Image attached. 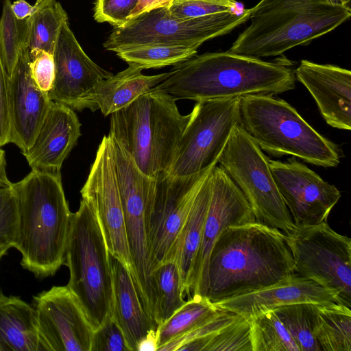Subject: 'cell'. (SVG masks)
Returning <instances> with one entry per match:
<instances>
[{"instance_id":"6da1fadb","label":"cell","mask_w":351,"mask_h":351,"mask_svg":"<svg viewBox=\"0 0 351 351\" xmlns=\"http://www.w3.org/2000/svg\"><path fill=\"white\" fill-rule=\"evenodd\" d=\"M295 274L281 230L257 221L224 229L212 249L206 296L215 302L275 284Z\"/></svg>"},{"instance_id":"7a4b0ae2","label":"cell","mask_w":351,"mask_h":351,"mask_svg":"<svg viewBox=\"0 0 351 351\" xmlns=\"http://www.w3.org/2000/svg\"><path fill=\"white\" fill-rule=\"evenodd\" d=\"M170 72L152 89L167 93L176 101L277 95L295 88V70L290 64L228 51L196 54L173 65Z\"/></svg>"},{"instance_id":"3957f363","label":"cell","mask_w":351,"mask_h":351,"mask_svg":"<svg viewBox=\"0 0 351 351\" xmlns=\"http://www.w3.org/2000/svg\"><path fill=\"white\" fill-rule=\"evenodd\" d=\"M18 202L17 231L13 247L21 265L39 278L53 276L65 263L73 214L60 171L32 169L12 183Z\"/></svg>"},{"instance_id":"277c9868","label":"cell","mask_w":351,"mask_h":351,"mask_svg":"<svg viewBox=\"0 0 351 351\" xmlns=\"http://www.w3.org/2000/svg\"><path fill=\"white\" fill-rule=\"evenodd\" d=\"M351 16L349 3L325 0H261L250 9V24L228 51L261 58L282 55L336 29Z\"/></svg>"},{"instance_id":"5b68a950","label":"cell","mask_w":351,"mask_h":351,"mask_svg":"<svg viewBox=\"0 0 351 351\" xmlns=\"http://www.w3.org/2000/svg\"><path fill=\"white\" fill-rule=\"evenodd\" d=\"M176 101L167 93L151 89L111 114L108 135L155 180L169 174L191 117L180 112Z\"/></svg>"},{"instance_id":"8992f818","label":"cell","mask_w":351,"mask_h":351,"mask_svg":"<svg viewBox=\"0 0 351 351\" xmlns=\"http://www.w3.org/2000/svg\"><path fill=\"white\" fill-rule=\"evenodd\" d=\"M269 95L240 97V125L260 148L275 157L291 155L323 167L341 161L339 146L311 127L285 100Z\"/></svg>"},{"instance_id":"52a82bcc","label":"cell","mask_w":351,"mask_h":351,"mask_svg":"<svg viewBox=\"0 0 351 351\" xmlns=\"http://www.w3.org/2000/svg\"><path fill=\"white\" fill-rule=\"evenodd\" d=\"M64 265L70 274L66 286L79 300L94 330L112 315L113 280L101 228L84 199L73 214Z\"/></svg>"},{"instance_id":"ba28073f","label":"cell","mask_w":351,"mask_h":351,"mask_svg":"<svg viewBox=\"0 0 351 351\" xmlns=\"http://www.w3.org/2000/svg\"><path fill=\"white\" fill-rule=\"evenodd\" d=\"M250 9L194 19H177L162 8L144 13L114 27L103 43L115 53L145 45H183L199 48L204 42L230 33L249 19Z\"/></svg>"},{"instance_id":"9c48e42d","label":"cell","mask_w":351,"mask_h":351,"mask_svg":"<svg viewBox=\"0 0 351 351\" xmlns=\"http://www.w3.org/2000/svg\"><path fill=\"white\" fill-rule=\"evenodd\" d=\"M218 163L244 195L256 221L285 234L296 228L274 180L269 158L241 125L234 128Z\"/></svg>"},{"instance_id":"30bf717a","label":"cell","mask_w":351,"mask_h":351,"mask_svg":"<svg viewBox=\"0 0 351 351\" xmlns=\"http://www.w3.org/2000/svg\"><path fill=\"white\" fill-rule=\"evenodd\" d=\"M112 140L117 182L132 263V280L143 307L155 321L156 289L148 247L146 217L156 180L143 174L123 148L112 138Z\"/></svg>"},{"instance_id":"8fae6325","label":"cell","mask_w":351,"mask_h":351,"mask_svg":"<svg viewBox=\"0 0 351 351\" xmlns=\"http://www.w3.org/2000/svg\"><path fill=\"white\" fill-rule=\"evenodd\" d=\"M285 238L295 274L316 282L339 304L350 308L351 239L335 232L327 221L296 228Z\"/></svg>"},{"instance_id":"7c38bea8","label":"cell","mask_w":351,"mask_h":351,"mask_svg":"<svg viewBox=\"0 0 351 351\" xmlns=\"http://www.w3.org/2000/svg\"><path fill=\"white\" fill-rule=\"evenodd\" d=\"M238 125L240 97L197 101L168 175L188 177L214 167Z\"/></svg>"},{"instance_id":"4fadbf2b","label":"cell","mask_w":351,"mask_h":351,"mask_svg":"<svg viewBox=\"0 0 351 351\" xmlns=\"http://www.w3.org/2000/svg\"><path fill=\"white\" fill-rule=\"evenodd\" d=\"M80 193L98 220L109 252L127 268L132 278L133 267L117 178L114 145L109 135L103 137Z\"/></svg>"},{"instance_id":"5bb4252c","label":"cell","mask_w":351,"mask_h":351,"mask_svg":"<svg viewBox=\"0 0 351 351\" xmlns=\"http://www.w3.org/2000/svg\"><path fill=\"white\" fill-rule=\"evenodd\" d=\"M212 169L191 176L167 175L156 180L146 217L152 273L167 261L195 198Z\"/></svg>"},{"instance_id":"9a60e30c","label":"cell","mask_w":351,"mask_h":351,"mask_svg":"<svg viewBox=\"0 0 351 351\" xmlns=\"http://www.w3.org/2000/svg\"><path fill=\"white\" fill-rule=\"evenodd\" d=\"M211 180V197L190 278L188 299L196 295L206 296L210 255L222 231L232 226L256 221L244 195L221 167L213 168Z\"/></svg>"},{"instance_id":"2e32d148","label":"cell","mask_w":351,"mask_h":351,"mask_svg":"<svg viewBox=\"0 0 351 351\" xmlns=\"http://www.w3.org/2000/svg\"><path fill=\"white\" fill-rule=\"evenodd\" d=\"M274 180L296 228L319 224L341 197L337 188L295 157L286 162L269 159Z\"/></svg>"},{"instance_id":"e0dca14e","label":"cell","mask_w":351,"mask_h":351,"mask_svg":"<svg viewBox=\"0 0 351 351\" xmlns=\"http://www.w3.org/2000/svg\"><path fill=\"white\" fill-rule=\"evenodd\" d=\"M45 351H90L93 329L67 286H54L33 298Z\"/></svg>"},{"instance_id":"ac0fdd59","label":"cell","mask_w":351,"mask_h":351,"mask_svg":"<svg viewBox=\"0 0 351 351\" xmlns=\"http://www.w3.org/2000/svg\"><path fill=\"white\" fill-rule=\"evenodd\" d=\"M55 76L49 99L73 110L82 111L84 97L113 73L94 62L84 52L69 21L60 32L53 52Z\"/></svg>"},{"instance_id":"d6986e66","label":"cell","mask_w":351,"mask_h":351,"mask_svg":"<svg viewBox=\"0 0 351 351\" xmlns=\"http://www.w3.org/2000/svg\"><path fill=\"white\" fill-rule=\"evenodd\" d=\"M51 102L48 94L40 90L31 77L29 50L25 47L8 77L10 143L22 153L34 142Z\"/></svg>"},{"instance_id":"ffe728a7","label":"cell","mask_w":351,"mask_h":351,"mask_svg":"<svg viewBox=\"0 0 351 351\" xmlns=\"http://www.w3.org/2000/svg\"><path fill=\"white\" fill-rule=\"evenodd\" d=\"M295 75L313 97L326 123L335 128L350 130V70L302 60L295 69Z\"/></svg>"},{"instance_id":"44dd1931","label":"cell","mask_w":351,"mask_h":351,"mask_svg":"<svg viewBox=\"0 0 351 351\" xmlns=\"http://www.w3.org/2000/svg\"><path fill=\"white\" fill-rule=\"evenodd\" d=\"M75 111L52 101L32 145L23 155L32 169L59 172L81 136Z\"/></svg>"},{"instance_id":"7402d4cb","label":"cell","mask_w":351,"mask_h":351,"mask_svg":"<svg viewBox=\"0 0 351 351\" xmlns=\"http://www.w3.org/2000/svg\"><path fill=\"white\" fill-rule=\"evenodd\" d=\"M300 302H337L335 297L316 282L293 274L265 288L213 302L219 308L248 319L276 307Z\"/></svg>"},{"instance_id":"603a6c76","label":"cell","mask_w":351,"mask_h":351,"mask_svg":"<svg viewBox=\"0 0 351 351\" xmlns=\"http://www.w3.org/2000/svg\"><path fill=\"white\" fill-rule=\"evenodd\" d=\"M113 280L112 315L123 332L130 351L157 330L158 325L145 311L127 268L110 253Z\"/></svg>"},{"instance_id":"cb8c5ba5","label":"cell","mask_w":351,"mask_h":351,"mask_svg":"<svg viewBox=\"0 0 351 351\" xmlns=\"http://www.w3.org/2000/svg\"><path fill=\"white\" fill-rule=\"evenodd\" d=\"M171 72L145 75L142 69L129 64L125 70L99 82L84 97L82 110H100L104 117L126 107L141 95L164 81Z\"/></svg>"},{"instance_id":"d4e9b609","label":"cell","mask_w":351,"mask_h":351,"mask_svg":"<svg viewBox=\"0 0 351 351\" xmlns=\"http://www.w3.org/2000/svg\"><path fill=\"white\" fill-rule=\"evenodd\" d=\"M0 351H45L35 309L19 297L0 291Z\"/></svg>"},{"instance_id":"484cf974","label":"cell","mask_w":351,"mask_h":351,"mask_svg":"<svg viewBox=\"0 0 351 351\" xmlns=\"http://www.w3.org/2000/svg\"><path fill=\"white\" fill-rule=\"evenodd\" d=\"M211 171L199 189L167 261L178 266L186 295L211 197Z\"/></svg>"},{"instance_id":"4316f807","label":"cell","mask_w":351,"mask_h":351,"mask_svg":"<svg viewBox=\"0 0 351 351\" xmlns=\"http://www.w3.org/2000/svg\"><path fill=\"white\" fill-rule=\"evenodd\" d=\"M313 308V333L321 351H351L350 308L337 302Z\"/></svg>"},{"instance_id":"83f0119b","label":"cell","mask_w":351,"mask_h":351,"mask_svg":"<svg viewBox=\"0 0 351 351\" xmlns=\"http://www.w3.org/2000/svg\"><path fill=\"white\" fill-rule=\"evenodd\" d=\"M217 308L206 296L193 295L167 321L157 327L158 349L216 315Z\"/></svg>"},{"instance_id":"f1b7e54d","label":"cell","mask_w":351,"mask_h":351,"mask_svg":"<svg viewBox=\"0 0 351 351\" xmlns=\"http://www.w3.org/2000/svg\"><path fill=\"white\" fill-rule=\"evenodd\" d=\"M67 21L68 14L61 3L58 0H48L28 18L27 47L29 54L45 51L53 55L61 28Z\"/></svg>"},{"instance_id":"f546056e","label":"cell","mask_w":351,"mask_h":351,"mask_svg":"<svg viewBox=\"0 0 351 351\" xmlns=\"http://www.w3.org/2000/svg\"><path fill=\"white\" fill-rule=\"evenodd\" d=\"M156 289V318L159 326L167 321L186 302L181 276L176 264L167 261L152 273Z\"/></svg>"},{"instance_id":"4dcf8cb0","label":"cell","mask_w":351,"mask_h":351,"mask_svg":"<svg viewBox=\"0 0 351 351\" xmlns=\"http://www.w3.org/2000/svg\"><path fill=\"white\" fill-rule=\"evenodd\" d=\"M252 351H300L273 309L248 319Z\"/></svg>"},{"instance_id":"1f68e13d","label":"cell","mask_w":351,"mask_h":351,"mask_svg":"<svg viewBox=\"0 0 351 351\" xmlns=\"http://www.w3.org/2000/svg\"><path fill=\"white\" fill-rule=\"evenodd\" d=\"M197 49L183 45H145L116 53L128 64L143 70L176 65L196 55Z\"/></svg>"},{"instance_id":"d6a6232c","label":"cell","mask_w":351,"mask_h":351,"mask_svg":"<svg viewBox=\"0 0 351 351\" xmlns=\"http://www.w3.org/2000/svg\"><path fill=\"white\" fill-rule=\"evenodd\" d=\"M11 0H4L0 17V57L8 77L18 62L23 47H27L28 18L14 16Z\"/></svg>"},{"instance_id":"836d02e7","label":"cell","mask_w":351,"mask_h":351,"mask_svg":"<svg viewBox=\"0 0 351 351\" xmlns=\"http://www.w3.org/2000/svg\"><path fill=\"white\" fill-rule=\"evenodd\" d=\"M313 303H294L273 308L300 348L321 351L313 333Z\"/></svg>"},{"instance_id":"e575fe53","label":"cell","mask_w":351,"mask_h":351,"mask_svg":"<svg viewBox=\"0 0 351 351\" xmlns=\"http://www.w3.org/2000/svg\"><path fill=\"white\" fill-rule=\"evenodd\" d=\"M239 317L234 313L219 309L216 315L165 344L158 351H204L208 340L215 332Z\"/></svg>"},{"instance_id":"d590c367","label":"cell","mask_w":351,"mask_h":351,"mask_svg":"<svg viewBox=\"0 0 351 351\" xmlns=\"http://www.w3.org/2000/svg\"><path fill=\"white\" fill-rule=\"evenodd\" d=\"M204 351H252L249 320L240 316L217 330Z\"/></svg>"},{"instance_id":"8d00e7d4","label":"cell","mask_w":351,"mask_h":351,"mask_svg":"<svg viewBox=\"0 0 351 351\" xmlns=\"http://www.w3.org/2000/svg\"><path fill=\"white\" fill-rule=\"evenodd\" d=\"M236 0H173L169 13L177 19H194L234 11Z\"/></svg>"},{"instance_id":"74e56055","label":"cell","mask_w":351,"mask_h":351,"mask_svg":"<svg viewBox=\"0 0 351 351\" xmlns=\"http://www.w3.org/2000/svg\"><path fill=\"white\" fill-rule=\"evenodd\" d=\"M17 224L18 202L11 186L0 191V245L13 247Z\"/></svg>"},{"instance_id":"f35d334b","label":"cell","mask_w":351,"mask_h":351,"mask_svg":"<svg viewBox=\"0 0 351 351\" xmlns=\"http://www.w3.org/2000/svg\"><path fill=\"white\" fill-rule=\"evenodd\" d=\"M90 351H130L123 332L112 315L93 330Z\"/></svg>"},{"instance_id":"ab89813d","label":"cell","mask_w":351,"mask_h":351,"mask_svg":"<svg viewBox=\"0 0 351 351\" xmlns=\"http://www.w3.org/2000/svg\"><path fill=\"white\" fill-rule=\"evenodd\" d=\"M138 0H95L93 18L97 23H108L114 27L125 24Z\"/></svg>"},{"instance_id":"60d3db41","label":"cell","mask_w":351,"mask_h":351,"mask_svg":"<svg viewBox=\"0 0 351 351\" xmlns=\"http://www.w3.org/2000/svg\"><path fill=\"white\" fill-rule=\"evenodd\" d=\"M29 71L37 87L45 93L51 90L55 76L53 55L38 51L29 55Z\"/></svg>"},{"instance_id":"b9f144b4","label":"cell","mask_w":351,"mask_h":351,"mask_svg":"<svg viewBox=\"0 0 351 351\" xmlns=\"http://www.w3.org/2000/svg\"><path fill=\"white\" fill-rule=\"evenodd\" d=\"M8 76L0 57V148L10 143Z\"/></svg>"},{"instance_id":"7bdbcfd3","label":"cell","mask_w":351,"mask_h":351,"mask_svg":"<svg viewBox=\"0 0 351 351\" xmlns=\"http://www.w3.org/2000/svg\"><path fill=\"white\" fill-rule=\"evenodd\" d=\"M48 0H36L34 5L26 0H16L12 2L11 8L16 19H26L37 12Z\"/></svg>"},{"instance_id":"ee69618b","label":"cell","mask_w":351,"mask_h":351,"mask_svg":"<svg viewBox=\"0 0 351 351\" xmlns=\"http://www.w3.org/2000/svg\"><path fill=\"white\" fill-rule=\"evenodd\" d=\"M172 1L173 0H138L137 5L129 16V20L155 9L169 8Z\"/></svg>"},{"instance_id":"f6af8a7d","label":"cell","mask_w":351,"mask_h":351,"mask_svg":"<svg viewBox=\"0 0 351 351\" xmlns=\"http://www.w3.org/2000/svg\"><path fill=\"white\" fill-rule=\"evenodd\" d=\"M156 330L152 332L140 342L137 351H157L158 337Z\"/></svg>"},{"instance_id":"bcb514c9","label":"cell","mask_w":351,"mask_h":351,"mask_svg":"<svg viewBox=\"0 0 351 351\" xmlns=\"http://www.w3.org/2000/svg\"><path fill=\"white\" fill-rule=\"evenodd\" d=\"M5 167V152L0 148V190L10 187L12 184L8 178Z\"/></svg>"},{"instance_id":"7dc6e473","label":"cell","mask_w":351,"mask_h":351,"mask_svg":"<svg viewBox=\"0 0 351 351\" xmlns=\"http://www.w3.org/2000/svg\"><path fill=\"white\" fill-rule=\"evenodd\" d=\"M10 247L9 245H0V259L7 253Z\"/></svg>"},{"instance_id":"c3c4849f","label":"cell","mask_w":351,"mask_h":351,"mask_svg":"<svg viewBox=\"0 0 351 351\" xmlns=\"http://www.w3.org/2000/svg\"><path fill=\"white\" fill-rule=\"evenodd\" d=\"M326 1L332 4H346L348 3V0H325Z\"/></svg>"},{"instance_id":"681fc988","label":"cell","mask_w":351,"mask_h":351,"mask_svg":"<svg viewBox=\"0 0 351 351\" xmlns=\"http://www.w3.org/2000/svg\"><path fill=\"white\" fill-rule=\"evenodd\" d=\"M1 190H2V189H1ZM1 190H0V191H1Z\"/></svg>"}]
</instances>
